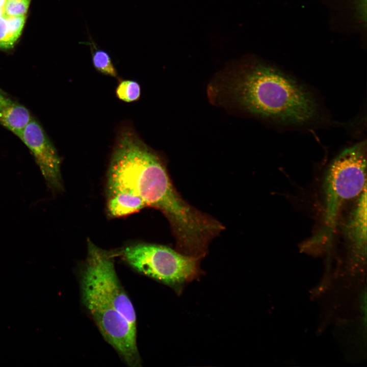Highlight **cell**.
Instances as JSON below:
<instances>
[{"instance_id":"1","label":"cell","mask_w":367,"mask_h":367,"mask_svg":"<svg viewBox=\"0 0 367 367\" xmlns=\"http://www.w3.org/2000/svg\"><path fill=\"white\" fill-rule=\"evenodd\" d=\"M107 173V195L124 192L140 197L146 207L160 210L168 220L179 250L204 244L213 233L215 218L183 199L173 186L161 157L130 125L115 138Z\"/></svg>"},{"instance_id":"2","label":"cell","mask_w":367,"mask_h":367,"mask_svg":"<svg viewBox=\"0 0 367 367\" xmlns=\"http://www.w3.org/2000/svg\"><path fill=\"white\" fill-rule=\"evenodd\" d=\"M219 90L249 113L273 122L304 125L318 117V103L306 88L260 61L239 65L223 78Z\"/></svg>"},{"instance_id":"3","label":"cell","mask_w":367,"mask_h":367,"mask_svg":"<svg viewBox=\"0 0 367 367\" xmlns=\"http://www.w3.org/2000/svg\"><path fill=\"white\" fill-rule=\"evenodd\" d=\"M366 141L342 151L330 164L324 179L325 227L331 240L343 204L358 197L366 187Z\"/></svg>"},{"instance_id":"4","label":"cell","mask_w":367,"mask_h":367,"mask_svg":"<svg viewBox=\"0 0 367 367\" xmlns=\"http://www.w3.org/2000/svg\"><path fill=\"white\" fill-rule=\"evenodd\" d=\"M116 253L138 272L176 290L200 273L201 258L185 255L164 245L138 243Z\"/></svg>"},{"instance_id":"5","label":"cell","mask_w":367,"mask_h":367,"mask_svg":"<svg viewBox=\"0 0 367 367\" xmlns=\"http://www.w3.org/2000/svg\"><path fill=\"white\" fill-rule=\"evenodd\" d=\"M115 252L102 249L87 241V255L80 273V287L108 303L137 330L133 305L122 287L114 266Z\"/></svg>"},{"instance_id":"6","label":"cell","mask_w":367,"mask_h":367,"mask_svg":"<svg viewBox=\"0 0 367 367\" xmlns=\"http://www.w3.org/2000/svg\"><path fill=\"white\" fill-rule=\"evenodd\" d=\"M19 138L32 153L48 188L54 193L62 191L61 158L39 122L32 118Z\"/></svg>"},{"instance_id":"7","label":"cell","mask_w":367,"mask_h":367,"mask_svg":"<svg viewBox=\"0 0 367 367\" xmlns=\"http://www.w3.org/2000/svg\"><path fill=\"white\" fill-rule=\"evenodd\" d=\"M345 233L352 248L361 254L366 244V187L359 195L346 224Z\"/></svg>"},{"instance_id":"8","label":"cell","mask_w":367,"mask_h":367,"mask_svg":"<svg viewBox=\"0 0 367 367\" xmlns=\"http://www.w3.org/2000/svg\"><path fill=\"white\" fill-rule=\"evenodd\" d=\"M33 117L24 106L0 93V124L19 138Z\"/></svg>"},{"instance_id":"9","label":"cell","mask_w":367,"mask_h":367,"mask_svg":"<svg viewBox=\"0 0 367 367\" xmlns=\"http://www.w3.org/2000/svg\"><path fill=\"white\" fill-rule=\"evenodd\" d=\"M107 196V211L111 217L126 216L146 207L140 197L128 192H116Z\"/></svg>"},{"instance_id":"10","label":"cell","mask_w":367,"mask_h":367,"mask_svg":"<svg viewBox=\"0 0 367 367\" xmlns=\"http://www.w3.org/2000/svg\"><path fill=\"white\" fill-rule=\"evenodd\" d=\"M88 35V41L81 43L90 47L94 68L102 74L117 78L118 73L109 54L100 48L89 33Z\"/></svg>"},{"instance_id":"11","label":"cell","mask_w":367,"mask_h":367,"mask_svg":"<svg viewBox=\"0 0 367 367\" xmlns=\"http://www.w3.org/2000/svg\"><path fill=\"white\" fill-rule=\"evenodd\" d=\"M7 32L5 38L0 42V48L9 49L13 47L21 34L25 22V15L5 16Z\"/></svg>"},{"instance_id":"12","label":"cell","mask_w":367,"mask_h":367,"mask_svg":"<svg viewBox=\"0 0 367 367\" xmlns=\"http://www.w3.org/2000/svg\"><path fill=\"white\" fill-rule=\"evenodd\" d=\"M116 94L121 100L126 102L137 101L141 95V87L134 80H125L120 81L116 89Z\"/></svg>"},{"instance_id":"13","label":"cell","mask_w":367,"mask_h":367,"mask_svg":"<svg viewBox=\"0 0 367 367\" xmlns=\"http://www.w3.org/2000/svg\"><path fill=\"white\" fill-rule=\"evenodd\" d=\"M31 0H7L5 16H22L27 13Z\"/></svg>"},{"instance_id":"14","label":"cell","mask_w":367,"mask_h":367,"mask_svg":"<svg viewBox=\"0 0 367 367\" xmlns=\"http://www.w3.org/2000/svg\"><path fill=\"white\" fill-rule=\"evenodd\" d=\"M355 10V18L361 27L365 28L366 24L367 0H352Z\"/></svg>"},{"instance_id":"15","label":"cell","mask_w":367,"mask_h":367,"mask_svg":"<svg viewBox=\"0 0 367 367\" xmlns=\"http://www.w3.org/2000/svg\"><path fill=\"white\" fill-rule=\"evenodd\" d=\"M7 32V25L4 15L0 16V42L5 37Z\"/></svg>"},{"instance_id":"16","label":"cell","mask_w":367,"mask_h":367,"mask_svg":"<svg viewBox=\"0 0 367 367\" xmlns=\"http://www.w3.org/2000/svg\"><path fill=\"white\" fill-rule=\"evenodd\" d=\"M7 0H0V9L4 10Z\"/></svg>"},{"instance_id":"17","label":"cell","mask_w":367,"mask_h":367,"mask_svg":"<svg viewBox=\"0 0 367 367\" xmlns=\"http://www.w3.org/2000/svg\"><path fill=\"white\" fill-rule=\"evenodd\" d=\"M1 92H5L0 88V93H1Z\"/></svg>"}]
</instances>
